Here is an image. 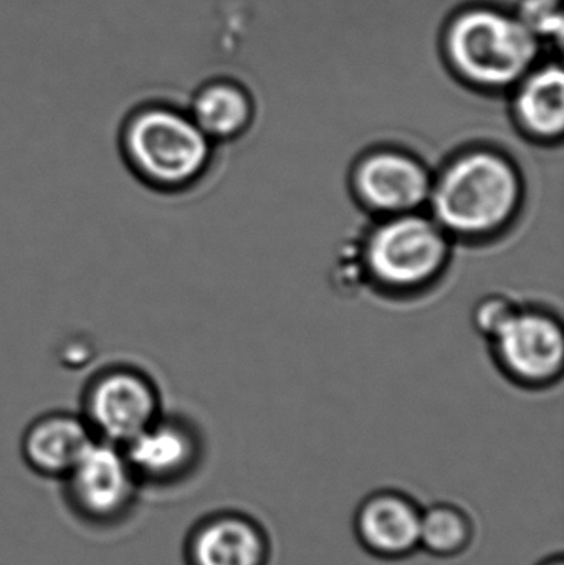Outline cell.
<instances>
[{"mask_svg":"<svg viewBox=\"0 0 564 565\" xmlns=\"http://www.w3.org/2000/svg\"><path fill=\"white\" fill-rule=\"evenodd\" d=\"M490 342L503 371L520 384L545 385L562 374L563 328L549 312L520 308Z\"/></svg>","mask_w":564,"mask_h":565,"instance_id":"8","label":"cell"},{"mask_svg":"<svg viewBox=\"0 0 564 565\" xmlns=\"http://www.w3.org/2000/svg\"><path fill=\"white\" fill-rule=\"evenodd\" d=\"M189 115L215 145L247 131L254 118V103L237 83L215 82L195 95Z\"/></svg>","mask_w":564,"mask_h":565,"instance_id":"12","label":"cell"},{"mask_svg":"<svg viewBox=\"0 0 564 565\" xmlns=\"http://www.w3.org/2000/svg\"><path fill=\"white\" fill-rule=\"evenodd\" d=\"M517 17L539 40L563 39L562 0H522Z\"/></svg>","mask_w":564,"mask_h":565,"instance_id":"16","label":"cell"},{"mask_svg":"<svg viewBox=\"0 0 564 565\" xmlns=\"http://www.w3.org/2000/svg\"><path fill=\"white\" fill-rule=\"evenodd\" d=\"M95 440L78 411L45 412L26 425L20 454L33 473L62 481Z\"/></svg>","mask_w":564,"mask_h":565,"instance_id":"9","label":"cell"},{"mask_svg":"<svg viewBox=\"0 0 564 565\" xmlns=\"http://www.w3.org/2000/svg\"><path fill=\"white\" fill-rule=\"evenodd\" d=\"M466 534V524L450 511H433L419 523V540L436 553L457 550Z\"/></svg>","mask_w":564,"mask_h":565,"instance_id":"15","label":"cell"},{"mask_svg":"<svg viewBox=\"0 0 564 565\" xmlns=\"http://www.w3.org/2000/svg\"><path fill=\"white\" fill-rule=\"evenodd\" d=\"M513 118L523 135L539 142H555L564 131V75L562 66L530 70L517 83Z\"/></svg>","mask_w":564,"mask_h":565,"instance_id":"11","label":"cell"},{"mask_svg":"<svg viewBox=\"0 0 564 565\" xmlns=\"http://www.w3.org/2000/svg\"><path fill=\"white\" fill-rule=\"evenodd\" d=\"M519 305L503 295H490L480 299L473 308L472 321L477 331L492 341L519 311Z\"/></svg>","mask_w":564,"mask_h":565,"instance_id":"17","label":"cell"},{"mask_svg":"<svg viewBox=\"0 0 564 565\" xmlns=\"http://www.w3.org/2000/svg\"><path fill=\"white\" fill-rule=\"evenodd\" d=\"M260 556L257 534L237 520L212 521L189 544L192 565H258Z\"/></svg>","mask_w":564,"mask_h":565,"instance_id":"13","label":"cell"},{"mask_svg":"<svg viewBox=\"0 0 564 565\" xmlns=\"http://www.w3.org/2000/svg\"><path fill=\"white\" fill-rule=\"evenodd\" d=\"M419 518L403 501L380 500L361 516L364 541L381 553H404L419 541Z\"/></svg>","mask_w":564,"mask_h":565,"instance_id":"14","label":"cell"},{"mask_svg":"<svg viewBox=\"0 0 564 565\" xmlns=\"http://www.w3.org/2000/svg\"><path fill=\"white\" fill-rule=\"evenodd\" d=\"M433 178L416 156L384 148L357 162L353 189L364 207L380 217H391L419 212L429 202Z\"/></svg>","mask_w":564,"mask_h":565,"instance_id":"7","label":"cell"},{"mask_svg":"<svg viewBox=\"0 0 564 565\" xmlns=\"http://www.w3.org/2000/svg\"><path fill=\"white\" fill-rule=\"evenodd\" d=\"M450 238L421 211L381 217L360 245L364 277L390 292L427 288L446 270Z\"/></svg>","mask_w":564,"mask_h":565,"instance_id":"4","label":"cell"},{"mask_svg":"<svg viewBox=\"0 0 564 565\" xmlns=\"http://www.w3.org/2000/svg\"><path fill=\"white\" fill-rule=\"evenodd\" d=\"M78 412L95 438L125 447L164 412L161 385L136 362H106L86 377Z\"/></svg>","mask_w":564,"mask_h":565,"instance_id":"5","label":"cell"},{"mask_svg":"<svg viewBox=\"0 0 564 565\" xmlns=\"http://www.w3.org/2000/svg\"><path fill=\"white\" fill-rule=\"evenodd\" d=\"M62 481L70 507L93 524L126 518L141 487L123 447L98 438Z\"/></svg>","mask_w":564,"mask_h":565,"instance_id":"6","label":"cell"},{"mask_svg":"<svg viewBox=\"0 0 564 565\" xmlns=\"http://www.w3.org/2000/svg\"><path fill=\"white\" fill-rule=\"evenodd\" d=\"M118 154L132 179L159 195L191 191L207 174L214 142L189 113L149 105L119 126Z\"/></svg>","mask_w":564,"mask_h":565,"instance_id":"2","label":"cell"},{"mask_svg":"<svg viewBox=\"0 0 564 565\" xmlns=\"http://www.w3.org/2000/svg\"><path fill=\"white\" fill-rule=\"evenodd\" d=\"M444 55L464 82L499 92L517 86L532 70L539 39L517 15L492 7H470L447 25Z\"/></svg>","mask_w":564,"mask_h":565,"instance_id":"3","label":"cell"},{"mask_svg":"<svg viewBox=\"0 0 564 565\" xmlns=\"http://www.w3.org/2000/svg\"><path fill=\"white\" fill-rule=\"evenodd\" d=\"M123 450L139 483H168L191 467L195 437L181 417L164 411Z\"/></svg>","mask_w":564,"mask_h":565,"instance_id":"10","label":"cell"},{"mask_svg":"<svg viewBox=\"0 0 564 565\" xmlns=\"http://www.w3.org/2000/svg\"><path fill=\"white\" fill-rule=\"evenodd\" d=\"M523 179L512 159L492 148H473L450 159L433 178L430 217L464 241L493 237L522 207Z\"/></svg>","mask_w":564,"mask_h":565,"instance_id":"1","label":"cell"}]
</instances>
